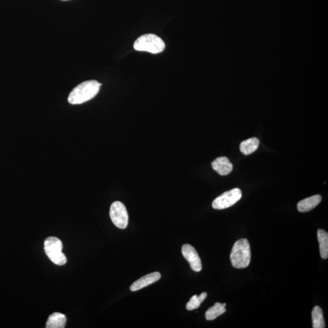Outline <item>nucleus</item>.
I'll return each instance as SVG.
<instances>
[{"instance_id": "9d476101", "label": "nucleus", "mask_w": 328, "mask_h": 328, "mask_svg": "<svg viewBox=\"0 0 328 328\" xmlns=\"http://www.w3.org/2000/svg\"><path fill=\"white\" fill-rule=\"evenodd\" d=\"M322 201V196L319 194L309 197L299 201L297 205V209L300 212H307L313 210Z\"/></svg>"}, {"instance_id": "dca6fc26", "label": "nucleus", "mask_w": 328, "mask_h": 328, "mask_svg": "<svg viewBox=\"0 0 328 328\" xmlns=\"http://www.w3.org/2000/svg\"><path fill=\"white\" fill-rule=\"evenodd\" d=\"M207 296H208V294H207L206 292H203V293L199 295V296L195 295V296L192 297V298L190 299L189 302L187 303V310L192 311L199 308L201 304L203 303L204 299L206 298Z\"/></svg>"}, {"instance_id": "1a4fd4ad", "label": "nucleus", "mask_w": 328, "mask_h": 328, "mask_svg": "<svg viewBox=\"0 0 328 328\" xmlns=\"http://www.w3.org/2000/svg\"><path fill=\"white\" fill-rule=\"evenodd\" d=\"M213 169L222 176L229 175L233 170V165L226 157H220L211 163Z\"/></svg>"}, {"instance_id": "7ed1b4c3", "label": "nucleus", "mask_w": 328, "mask_h": 328, "mask_svg": "<svg viewBox=\"0 0 328 328\" xmlns=\"http://www.w3.org/2000/svg\"><path fill=\"white\" fill-rule=\"evenodd\" d=\"M134 48L139 51H146L159 54L165 49V43L160 37L152 34H145L135 40Z\"/></svg>"}, {"instance_id": "4468645a", "label": "nucleus", "mask_w": 328, "mask_h": 328, "mask_svg": "<svg viewBox=\"0 0 328 328\" xmlns=\"http://www.w3.org/2000/svg\"><path fill=\"white\" fill-rule=\"evenodd\" d=\"M226 303H216L212 307L209 309L206 313L205 317L207 320H213L218 316L222 315L225 313V306Z\"/></svg>"}, {"instance_id": "f3484780", "label": "nucleus", "mask_w": 328, "mask_h": 328, "mask_svg": "<svg viewBox=\"0 0 328 328\" xmlns=\"http://www.w3.org/2000/svg\"><path fill=\"white\" fill-rule=\"evenodd\" d=\"M64 1H65V0H64Z\"/></svg>"}, {"instance_id": "2eb2a0df", "label": "nucleus", "mask_w": 328, "mask_h": 328, "mask_svg": "<svg viewBox=\"0 0 328 328\" xmlns=\"http://www.w3.org/2000/svg\"><path fill=\"white\" fill-rule=\"evenodd\" d=\"M313 328H325L326 327L323 311L320 306H316L312 312Z\"/></svg>"}, {"instance_id": "f8f14e48", "label": "nucleus", "mask_w": 328, "mask_h": 328, "mask_svg": "<svg viewBox=\"0 0 328 328\" xmlns=\"http://www.w3.org/2000/svg\"><path fill=\"white\" fill-rule=\"evenodd\" d=\"M259 145H260V141L256 137L245 140L240 144V151L245 155H249L258 149Z\"/></svg>"}, {"instance_id": "f257e3e1", "label": "nucleus", "mask_w": 328, "mask_h": 328, "mask_svg": "<svg viewBox=\"0 0 328 328\" xmlns=\"http://www.w3.org/2000/svg\"><path fill=\"white\" fill-rule=\"evenodd\" d=\"M101 86V84L96 80H89L82 83L69 95V103L78 104L90 101L98 94Z\"/></svg>"}, {"instance_id": "0eeeda50", "label": "nucleus", "mask_w": 328, "mask_h": 328, "mask_svg": "<svg viewBox=\"0 0 328 328\" xmlns=\"http://www.w3.org/2000/svg\"><path fill=\"white\" fill-rule=\"evenodd\" d=\"M182 253L189 263L192 269L197 272H200L202 269L201 260L196 249L191 245L184 244L182 248Z\"/></svg>"}, {"instance_id": "ddd939ff", "label": "nucleus", "mask_w": 328, "mask_h": 328, "mask_svg": "<svg viewBox=\"0 0 328 328\" xmlns=\"http://www.w3.org/2000/svg\"><path fill=\"white\" fill-rule=\"evenodd\" d=\"M318 241L319 242L321 257L327 259L328 257V234L325 230H318Z\"/></svg>"}, {"instance_id": "f03ea898", "label": "nucleus", "mask_w": 328, "mask_h": 328, "mask_svg": "<svg viewBox=\"0 0 328 328\" xmlns=\"http://www.w3.org/2000/svg\"><path fill=\"white\" fill-rule=\"evenodd\" d=\"M230 258L232 265L235 268H243L248 267L251 259V247L248 240L242 239L235 242Z\"/></svg>"}, {"instance_id": "9b49d317", "label": "nucleus", "mask_w": 328, "mask_h": 328, "mask_svg": "<svg viewBox=\"0 0 328 328\" xmlns=\"http://www.w3.org/2000/svg\"><path fill=\"white\" fill-rule=\"evenodd\" d=\"M66 323V316L63 313H55L49 316L46 322L47 328H63Z\"/></svg>"}, {"instance_id": "423d86ee", "label": "nucleus", "mask_w": 328, "mask_h": 328, "mask_svg": "<svg viewBox=\"0 0 328 328\" xmlns=\"http://www.w3.org/2000/svg\"><path fill=\"white\" fill-rule=\"evenodd\" d=\"M109 215L113 224L121 229L127 228L128 224V214L124 204L116 201L111 204Z\"/></svg>"}, {"instance_id": "20e7f679", "label": "nucleus", "mask_w": 328, "mask_h": 328, "mask_svg": "<svg viewBox=\"0 0 328 328\" xmlns=\"http://www.w3.org/2000/svg\"><path fill=\"white\" fill-rule=\"evenodd\" d=\"M45 253L50 260L57 265L63 266L67 262L66 257L62 253L63 244L61 240L56 237H49L44 243Z\"/></svg>"}, {"instance_id": "39448f33", "label": "nucleus", "mask_w": 328, "mask_h": 328, "mask_svg": "<svg viewBox=\"0 0 328 328\" xmlns=\"http://www.w3.org/2000/svg\"><path fill=\"white\" fill-rule=\"evenodd\" d=\"M242 192L239 189H234L225 192L213 201L212 207L216 210H222L234 206L241 198Z\"/></svg>"}, {"instance_id": "6e6552de", "label": "nucleus", "mask_w": 328, "mask_h": 328, "mask_svg": "<svg viewBox=\"0 0 328 328\" xmlns=\"http://www.w3.org/2000/svg\"><path fill=\"white\" fill-rule=\"evenodd\" d=\"M161 277V273L159 272H155L149 273V274L145 275V276L133 283L130 287V291L132 292L139 291V290L143 289L144 287L158 281Z\"/></svg>"}]
</instances>
